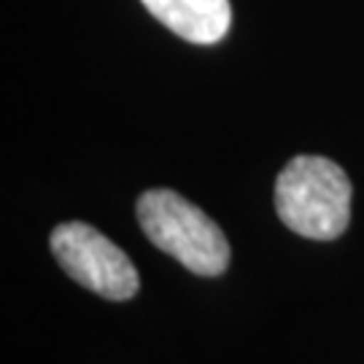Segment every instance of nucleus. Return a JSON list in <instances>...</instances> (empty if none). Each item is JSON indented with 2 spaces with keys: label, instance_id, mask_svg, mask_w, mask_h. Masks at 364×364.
Listing matches in <instances>:
<instances>
[{
  "label": "nucleus",
  "instance_id": "obj_4",
  "mask_svg": "<svg viewBox=\"0 0 364 364\" xmlns=\"http://www.w3.org/2000/svg\"><path fill=\"white\" fill-rule=\"evenodd\" d=\"M146 11L189 43H216L230 33V0H141Z\"/></svg>",
  "mask_w": 364,
  "mask_h": 364
},
{
  "label": "nucleus",
  "instance_id": "obj_3",
  "mask_svg": "<svg viewBox=\"0 0 364 364\" xmlns=\"http://www.w3.org/2000/svg\"><path fill=\"white\" fill-rule=\"evenodd\" d=\"M49 246L54 259L78 287L114 302H124L138 294L141 278L132 259L90 224L65 221L54 227Z\"/></svg>",
  "mask_w": 364,
  "mask_h": 364
},
{
  "label": "nucleus",
  "instance_id": "obj_1",
  "mask_svg": "<svg viewBox=\"0 0 364 364\" xmlns=\"http://www.w3.org/2000/svg\"><path fill=\"white\" fill-rule=\"evenodd\" d=\"M351 181L338 162L299 154L278 173L275 210L291 232L308 240H335L351 221Z\"/></svg>",
  "mask_w": 364,
  "mask_h": 364
},
{
  "label": "nucleus",
  "instance_id": "obj_2",
  "mask_svg": "<svg viewBox=\"0 0 364 364\" xmlns=\"http://www.w3.org/2000/svg\"><path fill=\"white\" fill-rule=\"evenodd\" d=\"M141 230L186 270L216 278L230 267V243L205 210L173 189H149L135 205Z\"/></svg>",
  "mask_w": 364,
  "mask_h": 364
}]
</instances>
